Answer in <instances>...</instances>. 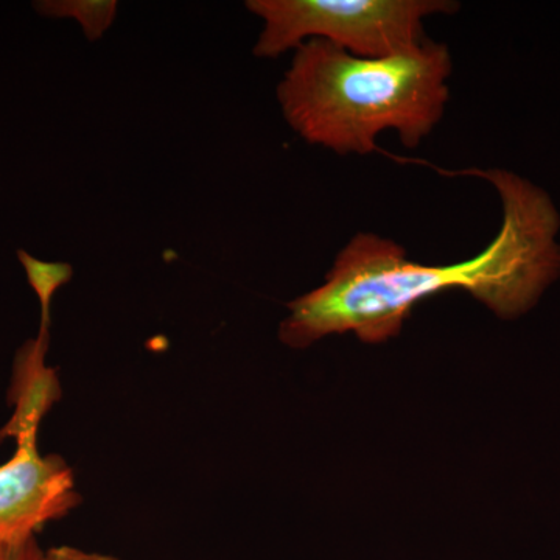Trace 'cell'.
Wrapping results in <instances>:
<instances>
[{"label":"cell","mask_w":560,"mask_h":560,"mask_svg":"<svg viewBox=\"0 0 560 560\" xmlns=\"http://www.w3.org/2000/svg\"><path fill=\"white\" fill-rule=\"evenodd\" d=\"M49 340V330L39 329L38 337L25 342L18 352L10 390L14 412L10 422L0 430V440L39 431L47 412L60 400L61 386L57 372L46 366Z\"/></svg>","instance_id":"cell-5"},{"label":"cell","mask_w":560,"mask_h":560,"mask_svg":"<svg viewBox=\"0 0 560 560\" xmlns=\"http://www.w3.org/2000/svg\"><path fill=\"white\" fill-rule=\"evenodd\" d=\"M43 558L44 550L39 547L36 537L20 544L0 540V560H43Z\"/></svg>","instance_id":"cell-8"},{"label":"cell","mask_w":560,"mask_h":560,"mask_svg":"<svg viewBox=\"0 0 560 560\" xmlns=\"http://www.w3.org/2000/svg\"><path fill=\"white\" fill-rule=\"evenodd\" d=\"M500 194L503 224L478 256L453 265L410 260L399 243L372 232L353 235L335 257L326 282L289 304L279 338L305 349L329 335L353 334L366 345L397 337L420 301L464 290L501 319L530 311L560 276V217L547 191L500 171L463 172Z\"/></svg>","instance_id":"cell-1"},{"label":"cell","mask_w":560,"mask_h":560,"mask_svg":"<svg viewBox=\"0 0 560 560\" xmlns=\"http://www.w3.org/2000/svg\"><path fill=\"white\" fill-rule=\"evenodd\" d=\"M264 21L254 55L278 58L305 39H324L353 57H396L425 38L423 21L459 10L452 0H248Z\"/></svg>","instance_id":"cell-3"},{"label":"cell","mask_w":560,"mask_h":560,"mask_svg":"<svg viewBox=\"0 0 560 560\" xmlns=\"http://www.w3.org/2000/svg\"><path fill=\"white\" fill-rule=\"evenodd\" d=\"M43 560H119L114 556L102 555V552H92L80 550V548L69 547H54L50 550L44 551Z\"/></svg>","instance_id":"cell-9"},{"label":"cell","mask_w":560,"mask_h":560,"mask_svg":"<svg viewBox=\"0 0 560 560\" xmlns=\"http://www.w3.org/2000/svg\"><path fill=\"white\" fill-rule=\"evenodd\" d=\"M35 10L44 16L75 20L90 40L101 39L116 20L114 0H46L36 2Z\"/></svg>","instance_id":"cell-6"},{"label":"cell","mask_w":560,"mask_h":560,"mask_svg":"<svg viewBox=\"0 0 560 560\" xmlns=\"http://www.w3.org/2000/svg\"><path fill=\"white\" fill-rule=\"evenodd\" d=\"M452 69L448 47L430 39L381 60L308 39L294 50L278 101L291 130L341 156H366L389 130L416 149L444 117Z\"/></svg>","instance_id":"cell-2"},{"label":"cell","mask_w":560,"mask_h":560,"mask_svg":"<svg viewBox=\"0 0 560 560\" xmlns=\"http://www.w3.org/2000/svg\"><path fill=\"white\" fill-rule=\"evenodd\" d=\"M18 259L24 267L28 283L40 305V327L39 329L50 330V304L54 294L58 289L72 279L73 268L62 261H43L33 257L27 250H18Z\"/></svg>","instance_id":"cell-7"},{"label":"cell","mask_w":560,"mask_h":560,"mask_svg":"<svg viewBox=\"0 0 560 560\" xmlns=\"http://www.w3.org/2000/svg\"><path fill=\"white\" fill-rule=\"evenodd\" d=\"M16 440V452L0 466V540L11 544L35 539L81 501L68 463L39 452L38 431Z\"/></svg>","instance_id":"cell-4"}]
</instances>
